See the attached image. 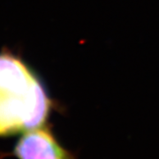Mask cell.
I'll use <instances>...</instances> for the list:
<instances>
[{
  "mask_svg": "<svg viewBox=\"0 0 159 159\" xmlns=\"http://www.w3.org/2000/svg\"><path fill=\"white\" fill-rule=\"evenodd\" d=\"M51 105L33 71L20 58L0 53V135L44 126Z\"/></svg>",
  "mask_w": 159,
  "mask_h": 159,
  "instance_id": "1",
  "label": "cell"
},
{
  "mask_svg": "<svg viewBox=\"0 0 159 159\" xmlns=\"http://www.w3.org/2000/svg\"><path fill=\"white\" fill-rule=\"evenodd\" d=\"M13 155L18 159H77L45 125L26 131L13 148Z\"/></svg>",
  "mask_w": 159,
  "mask_h": 159,
  "instance_id": "2",
  "label": "cell"
}]
</instances>
